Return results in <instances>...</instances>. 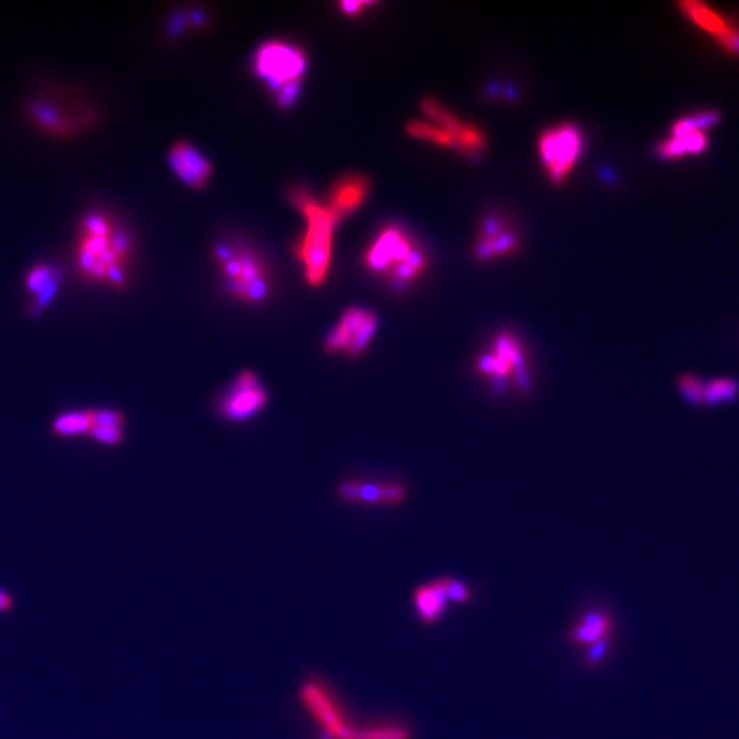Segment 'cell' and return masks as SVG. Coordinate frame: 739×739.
<instances>
[{"instance_id":"cell-21","label":"cell","mask_w":739,"mask_h":739,"mask_svg":"<svg viewBox=\"0 0 739 739\" xmlns=\"http://www.w3.org/2000/svg\"><path fill=\"white\" fill-rule=\"evenodd\" d=\"M407 133L411 137H414V139L449 148V150L459 152L460 154L459 144L455 137L445 131V129L440 128V126L432 124V122L411 121L407 125Z\"/></svg>"},{"instance_id":"cell-12","label":"cell","mask_w":739,"mask_h":739,"mask_svg":"<svg viewBox=\"0 0 739 739\" xmlns=\"http://www.w3.org/2000/svg\"><path fill=\"white\" fill-rule=\"evenodd\" d=\"M267 400L265 389L252 373L240 375L228 397L222 401V412L228 418L243 419L251 417L265 406Z\"/></svg>"},{"instance_id":"cell-22","label":"cell","mask_w":739,"mask_h":739,"mask_svg":"<svg viewBox=\"0 0 739 739\" xmlns=\"http://www.w3.org/2000/svg\"><path fill=\"white\" fill-rule=\"evenodd\" d=\"M495 355L507 362L511 369L518 371V375H522V380L527 385L525 360H523L521 345L515 337L508 333H501L495 341Z\"/></svg>"},{"instance_id":"cell-8","label":"cell","mask_w":739,"mask_h":739,"mask_svg":"<svg viewBox=\"0 0 739 739\" xmlns=\"http://www.w3.org/2000/svg\"><path fill=\"white\" fill-rule=\"evenodd\" d=\"M421 109L423 114L429 118V122L440 126V128L445 129V131L455 137L459 144L460 154L464 155V157L474 159L484 154L486 146H488V141H486L484 133L479 131L477 126L460 121L455 114H452L443 105L430 98L423 100Z\"/></svg>"},{"instance_id":"cell-20","label":"cell","mask_w":739,"mask_h":739,"mask_svg":"<svg viewBox=\"0 0 739 739\" xmlns=\"http://www.w3.org/2000/svg\"><path fill=\"white\" fill-rule=\"evenodd\" d=\"M739 397V381L734 377H716L704 380L703 407L731 404Z\"/></svg>"},{"instance_id":"cell-28","label":"cell","mask_w":739,"mask_h":739,"mask_svg":"<svg viewBox=\"0 0 739 739\" xmlns=\"http://www.w3.org/2000/svg\"><path fill=\"white\" fill-rule=\"evenodd\" d=\"M88 437L94 438L100 444L117 445L124 438V433L122 427H98Z\"/></svg>"},{"instance_id":"cell-26","label":"cell","mask_w":739,"mask_h":739,"mask_svg":"<svg viewBox=\"0 0 739 739\" xmlns=\"http://www.w3.org/2000/svg\"><path fill=\"white\" fill-rule=\"evenodd\" d=\"M611 646V635L608 637L601 638L600 641L594 642V644L588 646L585 656V666L593 668L599 666L601 661L605 659Z\"/></svg>"},{"instance_id":"cell-17","label":"cell","mask_w":739,"mask_h":739,"mask_svg":"<svg viewBox=\"0 0 739 739\" xmlns=\"http://www.w3.org/2000/svg\"><path fill=\"white\" fill-rule=\"evenodd\" d=\"M614 620L603 611H589L579 616L570 631V641L574 645L588 646L601 638L612 635Z\"/></svg>"},{"instance_id":"cell-25","label":"cell","mask_w":739,"mask_h":739,"mask_svg":"<svg viewBox=\"0 0 739 739\" xmlns=\"http://www.w3.org/2000/svg\"><path fill=\"white\" fill-rule=\"evenodd\" d=\"M445 593L448 601L455 604H467L471 600L470 589L463 582L455 578H443Z\"/></svg>"},{"instance_id":"cell-18","label":"cell","mask_w":739,"mask_h":739,"mask_svg":"<svg viewBox=\"0 0 739 739\" xmlns=\"http://www.w3.org/2000/svg\"><path fill=\"white\" fill-rule=\"evenodd\" d=\"M705 132H687L668 137L657 147V155L663 159H678L685 155L703 154L708 148Z\"/></svg>"},{"instance_id":"cell-15","label":"cell","mask_w":739,"mask_h":739,"mask_svg":"<svg viewBox=\"0 0 739 739\" xmlns=\"http://www.w3.org/2000/svg\"><path fill=\"white\" fill-rule=\"evenodd\" d=\"M443 578L427 585L419 586L414 592V605L417 614L426 625H436L448 607Z\"/></svg>"},{"instance_id":"cell-19","label":"cell","mask_w":739,"mask_h":739,"mask_svg":"<svg viewBox=\"0 0 739 739\" xmlns=\"http://www.w3.org/2000/svg\"><path fill=\"white\" fill-rule=\"evenodd\" d=\"M94 429V410L66 412L53 422V432L58 437H88Z\"/></svg>"},{"instance_id":"cell-5","label":"cell","mask_w":739,"mask_h":739,"mask_svg":"<svg viewBox=\"0 0 739 739\" xmlns=\"http://www.w3.org/2000/svg\"><path fill=\"white\" fill-rule=\"evenodd\" d=\"M254 69L273 89L278 105L289 107L299 94L307 70V57L295 44L265 43L255 53Z\"/></svg>"},{"instance_id":"cell-24","label":"cell","mask_w":739,"mask_h":739,"mask_svg":"<svg viewBox=\"0 0 739 739\" xmlns=\"http://www.w3.org/2000/svg\"><path fill=\"white\" fill-rule=\"evenodd\" d=\"M678 391L682 399L693 407H703L704 378L693 373L681 374L677 381Z\"/></svg>"},{"instance_id":"cell-6","label":"cell","mask_w":739,"mask_h":739,"mask_svg":"<svg viewBox=\"0 0 739 739\" xmlns=\"http://www.w3.org/2000/svg\"><path fill=\"white\" fill-rule=\"evenodd\" d=\"M583 150L578 126L560 124L547 129L538 139V152L549 180L562 184L573 173Z\"/></svg>"},{"instance_id":"cell-10","label":"cell","mask_w":739,"mask_h":739,"mask_svg":"<svg viewBox=\"0 0 739 739\" xmlns=\"http://www.w3.org/2000/svg\"><path fill=\"white\" fill-rule=\"evenodd\" d=\"M371 183L362 174H348L339 178L329 191L328 207L337 225L358 210L369 198Z\"/></svg>"},{"instance_id":"cell-7","label":"cell","mask_w":739,"mask_h":739,"mask_svg":"<svg viewBox=\"0 0 739 739\" xmlns=\"http://www.w3.org/2000/svg\"><path fill=\"white\" fill-rule=\"evenodd\" d=\"M377 330V317L369 310L352 307L326 339V351H344L349 356H359L369 347Z\"/></svg>"},{"instance_id":"cell-30","label":"cell","mask_w":739,"mask_h":739,"mask_svg":"<svg viewBox=\"0 0 739 739\" xmlns=\"http://www.w3.org/2000/svg\"><path fill=\"white\" fill-rule=\"evenodd\" d=\"M11 604H13V600H11L9 594L0 590V612L9 611Z\"/></svg>"},{"instance_id":"cell-2","label":"cell","mask_w":739,"mask_h":739,"mask_svg":"<svg viewBox=\"0 0 739 739\" xmlns=\"http://www.w3.org/2000/svg\"><path fill=\"white\" fill-rule=\"evenodd\" d=\"M365 265L371 273L386 278L396 287L406 288L425 273L429 258L406 229L389 225L366 248Z\"/></svg>"},{"instance_id":"cell-23","label":"cell","mask_w":739,"mask_h":739,"mask_svg":"<svg viewBox=\"0 0 739 739\" xmlns=\"http://www.w3.org/2000/svg\"><path fill=\"white\" fill-rule=\"evenodd\" d=\"M720 114L715 110H701L679 118L674 125L671 126V135H682L687 132H705L712 126L718 124Z\"/></svg>"},{"instance_id":"cell-4","label":"cell","mask_w":739,"mask_h":739,"mask_svg":"<svg viewBox=\"0 0 739 739\" xmlns=\"http://www.w3.org/2000/svg\"><path fill=\"white\" fill-rule=\"evenodd\" d=\"M213 258L233 296L261 303L270 295L269 266L254 248L237 241H219L213 247Z\"/></svg>"},{"instance_id":"cell-13","label":"cell","mask_w":739,"mask_h":739,"mask_svg":"<svg viewBox=\"0 0 739 739\" xmlns=\"http://www.w3.org/2000/svg\"><path fill=\"white\" fill-rule=\"evenodd\" d=\"M519 239L515 230L503 219L489 218L482 225L481 235L475 244V256L482 262L492 261L518 250Z\"/></svg>"},{"instance_id":"cell-14","label":"cell","mask_w":739,"mask_h":739,"mask_svg":"<svg viewBox=\"0 0 739 739\" xmlns=\"http://www.w3.org/2000/svg\"><path fill=\"white\" fill-rule=\"evenodd\" d=\"M340 496L354 503L397 504L406 497V489L400 485L359 484L345 482L340 486Z\"/></svg>"},{"instance_id":"cell-11","label":"cell","mask_w":739,"mask_h":739,"mask_svg":"<svg viewBox=\"0 0 739 739\" xmlns=\"http://www.w3.org/2000/svg\"><path fill=\"white\" fill-rule=\"evenodd\" d=\"M169 163L177 177L191 188L206 187L213 174L209 159L187 141L174 144L169 152Z\"/></svg>"},{"instance_id":"cell-9","label":"cell","mask_w":739,"mask_h":739,"mask_svg":"<svg viewBox=\"0 0 739 739\" xmlns=\"http://www.w3.org/2000/svg\"><path fill=\"white\" fill-rule=\"evenodd\" d=\"M679 9L683 16H686L687 20L692 21L701 31L715 37L726 53L738 57L739 28L731 24L723 14L696 0L679 3Z\"/></svg>"},{"instance_id":"cell-29","label":"cell","mask_w":739,"mask_h":739,"mask_svg":"<svg viewBox=\"0 0 739 739\" xmlns=\"http://www.w3.org/2000/svg\"><path fill=\"white\" fill-rule=\"evenodd\" d=\"M366 6H371L369 2H343L340 3V9L347 16H358L365 11Z\"/></svg>"},{"instance_id":"cell-27","label":"cell","mask_w":739,"mask_h":739,"mask_svg":"<svg viewBox=\"0 0 739 739\" xmlns=\"http://www.w3.org/2000/svg\"><path fill=\"white\" fill-rule=\"evenodd\" d=\"M478 370L484 374H496L503 377V375L510 373L511 367L503 359H500L499 356L493 354L482 356L479 359Z\"/></svg>"},{"instance_id":"cell-16","label":"cell","mask_w":739,"mask_h":739,"mask_svg":"<svg viewBox=\"0 0 739 739\" xmlns=\"http://www.w3.org/2000/svg\"><path fill=\"white\" fill-rule=\"evenodd\" d=\"M58 285L59 274L55 267L47 265V263H40V265L32 267L27 278H25V287L32 296H35L31 304L32 314H39L47 306L48 302L57 293Z\"/></svg>"},{"instance_id":"cell-1","label":"cell","mask_w":739,"mask_h":739,"mask_svg":"<svg viewBox=\"0 0 739 739\" xmlns=\"http://www.w3.org/2000/svg\"><path fill=\"white\" fill-rule=\"evenodd\" d=\"M133 252L131 235L113 215L95 211L81 221L76 265L85 280L124 288L129 281Z\"/></svg>"},{"instance_id":"cell-3","label":"cell","mask_w":739,"mask_h":739,"mask_svg":"<svg viewBox=\"0 0 739 739\" xmlns=\"http://www.w3.org/2000/svg\"><path fill=\"white\" fill-rule=\"evenodd\" d=\"M291 199L306 221V229L296 244V258L302 263L308 284L319 287L328 277L337 222L326 204L315 200L304 189H295Z\"/></svg>"}]
</instances>
